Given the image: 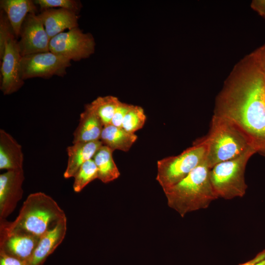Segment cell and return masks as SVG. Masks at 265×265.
I'll return each mask as SVG.
<instances>
[{"mask_svg": "<svg viewBox=\"0 0 265 265\" xmlns=\"http://www.w3.org/2000/svg\"><path fill=\"white\" fill-rule=\"evenodd\" d=\"M18 45L22 56L50 51V38L38 15L29 13L21 27Z\"/></svg>", "mask_w": 265, "mask_h": 265, "instance_id": "cell-10", "label": "cell"}, {"mask_svg": "<svg viewBox=\"0 0 265 265\" xmlns=\"http://www.w3.org/2000/svg\"><path fill=\"white\" fill-rule=\"evenodd\" d=\"M104 125L88 104L80 114L78 126L73 133V144L100 140Z\"/></svg>", "mask_w": 265, "mask_h": 265, "instance_id": "cell-15", "label": "cell"}, {"mask_svg": "<svg viewBox=\"0 0 265 265\" xmlns=\"http://www.w3.org/2000/svg\"><path fill=\"white\" fill-rule=\"evenodd\" d=\"M243 265H265V249L258 253L253 259Z\"/></svg>", "mask_w": 265, "mask_h": 265, "instance_id": "cell-30", "label": "cell"}, {"mask_svg": "<svg viewBox=\"0 0 265 265\" xmlns=\"http://www.w3.org/2000/svg\"><path fill=\"white\" fill-rule=\"evenodd\" d=\"M50 39L64 32L65 29L78 27V16L76 12L62 8L42 10L38 14Z\"/></svg>", "mask_w": 265, "mask_h": 265, "instance_id": "cell-14", "label": "cell"}, {"mask_svg": "<svg viewBox=\"0 0 265 265\" xmlns=\"http://www.w3.org/2000/svg\"><path fill=\"white\" fill-rule=\"evenodd\" d=\"M40 238L22 232L0 230V252L26 262L32 255Z\"/></svg>", "mask_w": 265, "mask_h": 265, "instance_id": "cell-12", "label": "cell"}, {"mask_svg": "<svg viewBox=\"0 0 265 265\" xmlns=\"http://www.w3.org/2000/svg\"><path fill=\"white\" fill-rule=\"evenodd\" d=\"M210 169L205 161L181 182L164 191L168 205L182 217L189 212L208 208L218 198L211 182Z\"/></svg>", "mask_w": 265, "mask_h": 265, "instance_id": "cell-3", "label": "cell"}, {"mask_svg": "<svg viewBox=\"0 0 265 265\" xmlns=\"http://www.w3.org/2000/svg\"><path fill=\"white\" fill-rule=\"evenodd\" d=\"M66 217L56 202L46 194H30L24 202L15 220L0 221V230L22 232L41 237Z\"/></svg>", "mask_w": 265, "mask_h": 265, "instance_id": "cell-2", "label": "cell"}, {"mask_svg": "<svg viewBox=\"0 0 265 265\" xmlns=\"http://www.w3.org/2000/svg\"><path fill=\"white\" fill-rule=\"evenodd\" d=\"M119 99L113 96L98 97L89 105L101 119L104 127L111 125Z\"/></svg>", "mask_w": 265, "mask_h": 265, "instance_id": "cell-21", "label": "cell"}, {"mask_svg": "<svg viewBox=\"0 0 265 265\" xmlns=\"http://www.w3.org/2000/svg\"><path fill=\"white\" fill-rule=\"evenodd\" d=\"M251 53L265 78V44Z\"/></svg>", "mask_w": 265, "mask_h": 265, "instance_id": "cell-27", "label": "cell"}, {"mask_svg": "<svg viewBox=\"0 0 265 265\" xmlns=\"http://www.w3.org/2000/svg\"><path fill=\"white\" fill-rule=\"evenodd\" d=\"M206 154V146L199 138L180 154L159 160L156 180L163 191L181 182L205 161Z\"/></svg>", "mask_w": 265, "mask_h": 265, "instance_id": "cell-6", "label": "cell"}, {"mask_svg": "<svg viewBox=\"0 0 265 265\" xmlns=\"http://www.w3.org/2000/svg\"><path fill=\"white\" fill-rule=\"evenodd\" d=\"M20 53L18 40L15 36L7 42L1 60L0 88L4 95H10L18 91L24 85L21 77Z\"/></svg>", "mask_w": 265, "mask_h": 265, "instance_id": "cell-9", "label": "cell"}, {"mask_svg": "<svg viewBox=\"0 0 265 265\" xmlns=\"http://www.w3.org/2000/svg\"><path fill=\"white\" fill-rule=\"evenodd\" d=\"M132 105L119 102L112 119L111 124L118 127H122L123 119Z\"/></svg>", "mask_w": 265, "mask_h": 265, "instance_id": "cell-26", "label": "cell"}, {"mask_svg": "<svg viewBox=\"0 0 265 265\" xmlns=\"http://www.w3.org/2000/svg\"><path fill=\"white\" fill-rule=\"evenodd\" d=\"M250 6L261 16L265 18V0H254Z\"/></svg>", "mask_w": 265, "mask_h": 265, "instance_id": "cell-29", "label": "cell"}, {"mask_svg": "<svg viewBox=\"0 0 265 265\" xmlns=\"http://www.w3.org/2000/svg\"><path fill=\"white\" fill-rule=\"evenodd\" d=\"M23 169L8 170L0 175V221L6 220L23 194Z\"/></svg>", "mask_w": 265, "mask_h": 265, "instance_id": "cell-11", "label": "cell"}, {"mask_svg": "<svg viewBox=\"0 0 265 265\" xmlns=\"http://www.w3.org/2000/svg\"><path fill=\"white\" fill-rule=\"evenodd\" d=\"M244 265V263L243 264H240L239 265Z\"/></svg>", "mask_w": 265, "mask_h": 265, "instance_id": "cell-31", "label": "cell"}, {"mask_svg": "<svg viewBox=\"0 0 265 265\" xmlns=\"http://www.w3.org/2000/svg\"><path fill=\"white\" fill-rule=\"evenodd\" d=\"M74 178L73 187L76 192H80L90 182L98 179L97 168L93 159L85 162L78 169Z\"/></svg>", "mask_w": 265, "mask_h": 265, "instance_id": "cell-22", "label": "cell"}, {"mask_svg": "<svg viewBox=\"0 0 265 265\" xmlns=\"http://www.w3.org/2000/svg\"><path fill=\"white\" fill-rule=\"evenodd\" d=\"M113 151L103 145L93 158L98 170V179L107 183L117 179L120 174L113 160Z\"/></svg>", "mask_w": 265, "mask_h": 265, "instance_id": "cell-20", "label": "cell"}, {"mask_svg": "<svg viewBox=\"0 0 265 265\" xmlns=\"http://www.w3.org/2000/svg\"><path fill=\"white\" fill-rule=\"evenodd\" d=\"M103 145L101 140H98L78 142L68 147V159L64 177L66 179L74 177L80 167L86 161L92 159Z\"/></svg>", "mask_w": 265, "mask_h": 265, "instance_id": "cell-17", "label": "cell"}, {"mask_svg": "<svg viewBox=\"0 0 265 265\" xmlns=\"http://www.w3.org/2000/svg\"><path fill=\"white\" fill-rule=\"evenodd\" d=\"M24 155L22 146L9 133L0 130V169H23Z\"/></svg>", "mask_w": 265, "mask_h": 265, "instance_id": "cell-16", "label": "cell"}, {"mask_svg": "<svg viewBox=\"0 0 265 265\" xmlns=\"http://www.w3.org/2000/svg\"><path fill=\"white\" fill-rule=\"evenodd\" d=\"M37 5L31 0H1L0 7L6 15L16 38L20 37L22 25L29 13L37 12Z\"/></svg>", "mask_w": 265, "mask_h": 265, "instance_id": "cell-18", "label": "cell"}, {"mask_svg": "<svg viewBox=\"0 0 265 265\" xmlns=\"http://www.w3.org/2000/svg\"><path fill=\"white\" fill-rule=\"evenodd\" d=\"M146 119L143 108L132 105L123 119L122 128L127 132L134 133L143 127Z\"/></svg>", "mask_w": 265, "mask_h": 265, "instance_id": "cell-23", "label": "cell"}, {"mask_svg": "<svg viewBox=\"0 0 265 265\" xmlns=\"http://www.w3.org/2000/svg\"><path fill=\"white\" fill-rule=\"evenodd\" d=\"M0 265H26L25 261L21 260L0 252Z\"/></svg>", "mask_w": 265, "mask_h": 265, "instance_id": "cell-28", "label": "cell"}, {"mask_svg": "<svg viewBox=\"0 0 265 265\" xmlns=\"http://www.w3.org/2000/svg\"><path fill=\"white\" fill-rule=\"evenodd\" d=\"M213 115L234 124L265 157V78L251 53L236 64L224 81Z\"/></svg>", "mask_w": 265, "mask_h": 265, "instance_id": "cell-1", "label": "cell"}, {"mask_svg": "<svg viewBox=\"0 0 265 265\" xmlns=\"http://www.w3.org/2000/svg\"><path fill=\"white\" fill-rule=\"evenodd\" d=\"M200 139L206 146L205 161L210 169L254 149L246 136L237 126L226 119L213 115L208 133Z\"/></svg>", "mask_w": 265, "mask_h": 265, "instance_id": "cell-4", "label": "cell"}, {"mask_svg": "<svg viewBox=\"0 0 265 265\" xmlns=\"http://www.w3.org/2000/svg\"><path fill=\"white\" fill-rule=\"evenodd\" d=\"M67 232V218L60 220L42 235L26 265H43L48 257L63 240Z\"/></svg>", "mask_w": 265, "mask_h": 265, "instance_id": "cell-13", "label": "cell"}, {"mask_svg": "<svg viewBox=\"0 0 265 265\" xmlns=\"http://www.w3.org/2000/svg\"><path fill=\"white\" fill-rule=\"evenodd\" d=\"M34 2L42 11L57 7L69 10L78 14L81 7V2L76 0H35Z\"/></svg>", "mask_w": 265, "mask_h": 265, "instance_id": "cell-24", "label": "cell"}, {"mask_svg": "<svg viewBox=\"0 0 265 265\" xmlns=\"http://www.w3.org/2000/svg\"><path fill=\"white\" fill-rule=\"evenodd\" d=\"M92 35L84 33L78 27L61 32L50 39L49 50L71 61H79L89 57L95 51Z\"/></svg>", "mask_w": 265, "mask_h": 265, "instance_id": "cell-7", "label": "cell"}, {"mask_svg": "<svg viewBox=\"0 0 265 265\" xmlns=\"http://www.w3.org/2000/svg\"><path fill=\"white\" fill-rule=\"evenodd\" d=\"M15 36L11 26L4 12L1 10L0 13V58L4 51L8 40Z\"/></svg>", "mask_w": 265, "mask_h": 265, "instance_id": "cell-25", "label": "cell"}, {"mask_svg": "<svg viewBox=\"0 0 265 265\" xmlns=\"http://www.w3.org/2000/svg\"><path fill=\"white\" fill-rule=\"evenodd\" d=\"M256 153L251 148L240 156L219 163L210 171V177L218 198L230 200L242 197L247 186L245 181V170L249 159Z\"/></svg>", "mask_w": 265, "mask_h": 265, "instance_id": "cell-5", "label": "cell"}, {"mask_svg": "<svg viewBox=\"0 0 265 265\" xmlns=\"http://www.w3.org/2000/svg\"><path fill=\"white\" fill-rule=\"evenodd\" d=\"M137 138V136L134 133L130 132L122 127L111 124L104 127L100 140L104 145L113 151L119 150L128 152Z\"/></svg>", "mask_w": 265, "mask_h": 265, "instance_id": "cell-19", "label": "cell"}, {"mask_svg": "<svg viewBox=\"0 0 265 265\" xmlns=\"http://www.w3.org/2000/svg\"><path fill=\"white\" fill-rule=\"evenodd\" d=\"M71 61L50 51L23 56L21 77L24 80L34 78L49 79L53 76L63 77Z\"/></svg>", "mask_w": 265, "mask_h": 265, "instance_id": "cell-8", "label": "cell"}]
</instances>
